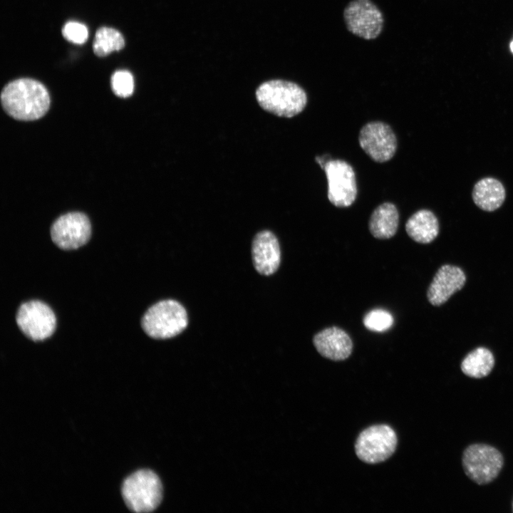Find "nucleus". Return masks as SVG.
Wrapping results in <instances>:
<instances>
[{"mask_svg":"<svg viewBox=\"0 0 513 513\" xmlns=\"http://www.w3.org/2000/svg\"><path fill=\"white\" fill-rule=\"evenodd\" d=\"M358 141L363 151L377 162L390 160L397 149V139L393 130L380 121L363 125L359 133Z\"/></svg>","mask_w":513,"mask_h":513,"instance_id":"obj_11","label":"nucleus"},{"mask_svg":"<svg viewBox=\"0 0 513 513\" xmlns=\"http://www.w3.org/2000/svg\"><path fill=\"white\" fill-rule=\"evenodd\" d=\"M111 88L113 93L119 97L127 98L130 96L134 90V79L133 75L126 70L115 71L111 77Z\"/></svg>","mask_w":513,"mask_h":513,"instance_id":"obj_21","label":"nucleus"},{"mask_svg":"<svg viewBox=\"0 0 513 513\" xmlns=\"http://www.w3.org/2000/svg\"><path fill=\"white\" fill-rule=\"evenodd\" d=\"M252 255L256 270L263 275H271L276 271L281 261L279 243L270 231H262L254 237Z\"/></svg>","mask_w":513,"mask_h":513,"instance_id":"obj_13","label":"nucleus"},{"mask_svg":"<svg viewBox=\"0 0 513 513\" xmlns=\"http://www.w3.org/2000/svg\"><path fill=\"white\" fill-rule=\"evenodd\" d=\"M512 512H513V502H512Z\"/></svg>","mask_w":513,"mask_h":513,"instance_id":"obj_24","label":"nucleus"},{"mask_svg":"<svg viewBox=\"0 0 513 513\" xmlns=\"http://www.w3.org/2000/svg\"><path fill=\"white\" fill-rule=\"evenodd\" d=\"M509 47H510L511 51H512V53H513V40H512V42L510 43Z\"/></svg>","mask_w":513,"mask_h":513,"instance_id":"obj_23","label":"nucleus"},{"mask_svg":"<svg viewBox=\"0 0 513 513\" xmlns=\"http://www.w3.org/2000/svg\"><path fill=\"white\" fill-rule=\"evenodd\" d=\"M504 462L502 452L485 443L471 444L462 455V465L465 475L479 485L494 481L502 470Z\"/></svg>","mask_w":513,"mask_h":513,"instance_id":"obj_5","label":"nucleus"},{"mask_svg":"<svg viewBox=\"0 0 513 513\" xmlns=\"http://www.w3.org/2000/svg\"><path fill=\"white\" fill-rule=\"evenodd\" d=\"M188 317L178 301L166 299L157 302L144 314L141 326L145 333L155 339H167L181 333L187 326Z\"/></svg>","mask_w":513,"mask_h":513,"instance_id":"obj_3","label":"nucleus"},{"mask_svg":"<svg viewBox=\"0 0 513 513\" xmlns=\"http://www.w3.org/2000/svg\"><path fill=\"white\" fill-rule=\"evenodd\" d=\"M1 101L7 114L19 120L39 119L50 106L46 87L31 78H19L8 83L1 91Z\"/></svg>","mask_w":513,"mask_h":513,"instance_id":"obj_1","label":"nucleus"},{"mask_svg":"<svg viewBox=\"0 0 513 513\" xmlns=\"http://www.w3.org/2000/svg\"><path fill=\"white\" fill-rule=\"evenodd\" d=\"M124 46V38L118 30L101 27L95 33L93 49L96 56L102 57L122 49Z\"/></svg>","mask_w":513,"mask_h":513,"instance_id":"obj_19","label":"nucleus"},{"mask_svg":"<svg viewBox=\"0 0 513 513\" xmlns=\"http://www.w3.org/2000/svg\"><path fill=\"white\" fill-rule=\"evenodd\" d=\"M328 182V198L337 207H347L356 200L357 185L355 172L341 160H330L323 168Z\"/></svg>","mask_w":513,"mask_h":513,"instance_id":"obj_9","label":"nucleus"},{"mask_svg":"<svg viewBox=\"0 0 513 513\" xmlns=\"http://www.w3.org/2000/svg\"><path fill=\"white\" fill-rule=\"evenodd\" d=\"M399 214L397 207L390 202L377 207L370 215L368 227L370 234L377 239L393 237L398 227Z\"/></svg>","mask_w":513,"mask_h":513,"instance_id":"obj_17","label":"nucleus"},{"mask_svg":"<svg viewBox=\"0 0 513 513\" xmlns=\"http://www.w3.org/2000/svg\"><path fill=\"white\" fill-rule=\"evenodd\" d=\"M363 322L365 327L370 331L383 332L392 327L394 319L389 311L375 309L365 315Z\"/></svg>","mask_w":513,"mask_h":513,"instance_id":"obj_20","label":"nucleus"},{"mask_svg":"<svg viewBox=\"0 0 513 513\" xmlns=\"http://www.w3.org/2000/svg\"><path fill=\"white\" fill-rule=\"evenodd\" d=\"M408 236L421 244L432 242L439 234V222L435 214L428 209H420L410 217L405 224Z\"/></svg>","mask_w":513,"mask_h":513,"instance_id":"obj_16","label":"nucleus"},{"mask_svg":"<svg viewBox=\"0 0 513 513\" xmlns=\"http://www.w3.org/2000/svg\"><path fill=\"white\" fill-rule=\"evenodd\" d=\"M313 343L322 356L336 361L348 358L353 351V342L349 335L336 326L317 333L314 336Z\"/></svg>","mask_w":513,"mask_h":513,"instance_id":"obj_14","label":"nucleus"},{"mask_svg":"<svg viewBox=\"0 0 513 513\" xmlns=\"http://www.w3.org/2000/svg\"><path fill=\"white\" fill-rule=\"evenodd\" d=\"M63 37L68 41L76 44L84 43L88 37L87 27L77 21H68L62 28Z\"/></svg>","mask_w":513,"mask_h":513,"instance_id":"obj_22","label":"nucleus"},{"mask_svg":"<svg viewBox=\"0 0 513 513\" xmlns=\"http://www.w3.org/2000/svg\"><path fill=\"white\" fill-rule=\"evenodd\" d=\"M466 276L458 266L445 264L439 268L430 284L427 297L433 306H440L465 285Z\"/></svg>","mask_w":513,"mask_h":513,"instance_id":"obj_12","label":"nucleus"},{"mask_svg":"<svg viewBox=\"0 0 513 513\" xmlns=\"http://www.w3.org/2000/svg\"><path fill=\"white\" fill-rule=\"evenodd\" d=\"M343 18L351 33L366 40L376 38L383 30V14L370 0L351 1L343 11Z\"/></svg>","mask_w":513,"mask_h":513,"instance_id":"obj_8","label":"nucleus"},{"mask_svg":"<svg viewBox=\"0 0 513 513\" xmlns=\"http://www.w3.org/2000/svg\"><path fill=\"white\" fill-rule=\"evenodd\" d=\"M398 438L387 425H377L362 431L355 443L357 457L368 464L384 462L395 452Z\"/></svg>","mask_w":513,"mask_h":513,"instance_id":"obj_6","label":"nucleus"},{"mask_svg":"<svg viewBox=\"0 0 513 513\" xmlns=\"http://www.w3.org/2000/svg\"><path fill=\"white\" fill-rule=\"evenodd\" d=\"M53 242L64 250L76 249L88 242L91 234L88 217L82 212H68L59 217L51 225Z\"/></svg>","mask_w":513,"mask_h":513,"instance_id":"obj_10","label":"nucleus"},{"mask_svg":"<svg viewBox=\"0 0 513 513\" xmlns=\"http://www.w3.org/2000/svg\"><path fill=\"white\" fill-rule=\"evenodd\" d=\"M256 98L264 110L283 118L298 115L307 103V95L301 86L281 79L261 83L256 90Z\"/></svg>","mask_w":513,"mask_h":513,"instance_id":"obj_2","label":"nucleus"},{"mask_svg":"<svg viewBox=\"0 0 513 513\" xmlns=\"http://www.w3.org/2000/svg\"><path fill=\"white\" fill-rule=\"evenodd\" d=\"M16 321L19 328L29 339L38 341L49 338L55 331L56 319L45 303L31 300L20 305Z\"/></svg>","mask_w":513,"mask_h":513,"instance_id":"obj_7","label":"nucleus"},{"mask_svg":"<svg viewBox=\"0 0 513 513\" xmlns=\"http://www.w3.org/2000/svg\"><path fill=\"white\" fill-rule=\"evenodd\" d=\"M494 363V357L490 350L478 347L463 358L460 368L467 376L478 379L487 376L492 370Z\"/></svg>","mask_w":513,"mask_h":513,"instance_id":"obj_18","label":"nucleus"},{"mask_svg":"<svg viewBox=\"0 0 513 513\" xmlns=\"http://www.w3.org/2000/svg\"><path fill=\"white\" fill-rule=\"evenodd\" d=\"M472 197L473 202L480 209L486 212H493L504 203L506 190L499 180L487 177L475 183Z\"/></svg>","mask_w":513,"mask_h":513,"instance_id":"obj_15","label":"nucleus"},{"mask_svg":"<svg viewBox=\"0 0 513 513\" xmlns=\"http://www.w3.org/2000/svg\"><path fill=\"white\" fill-rule=\"evenodd\" d=\"M122 496L128 508L135 512H150L160 504L162 487L157 475L149 470H140L123 482Z\"/></svg>","mask_w":513,"mask_h":513,"instance_id":"obj_4","label":"nucleus"}]
</instances>
